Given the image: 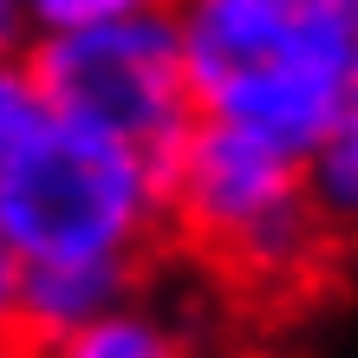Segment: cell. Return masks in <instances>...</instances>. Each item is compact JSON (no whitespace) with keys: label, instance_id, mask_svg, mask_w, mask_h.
Segmentation results:
<instances>
[{"label":"cell","instance_id":"cell-1","mask_svg":"<svg viewBox=\"0 0 358 358\" xmlns=\"http://www.w3.org/2000/svg\"><path fill=\"white\" fill-rule=\"evenodd\" d=\"M170 208V176L131 143L78 124L27 78L0 92V248L7 261L131 267Z\"/></svg>","mask_w":358,"mask_h":358},{"label":"cell","instance_id":"cell-2","mask_svg":"<svg viewBox=\"0 0 358 358\" xmlns=\"http://www.w3.org/2000/svg\"><path fill=\"white\" fill-rule=\"evenodd\" d=\"M176 27L202 117L313 157L358 111V0H182Z\"/></svg>","mask_w":358,"mask_h":358},{"label":"cell","instance_id":"cell-3","mask_svg":"<svg viewBox=\"0 0 358 358\" xmlns=\"http://www.w3.org/2000/svg\"><path fill=\"white\" fill-rule=\"evenodd\" d=\"M170 215L255 287H293L326 241L306 157L222 117H202L170 163Z\"/></svg>","mask_w":358,"mask_h":358},{"label":"cell","instance_id":"cell-4","mask_svg":"<svg viewBox=\"0 0 358 358\" xmlns=\"http://www.w3.org/2000/svg\"><path fill=\"white\" fill-rule=\"evenodd\" d=\"M20 66H27V78L59 111H72L78 124L131 143L163 176H170V163L182 157V143L202 124L182 27L163 13H137V20H117V27H92V33L33 39V52Z\"/></svg>","mask_w":358,"mask_h":358},{"label":"cell","instance_id":"cell-5","mask_svg":"<svg viewBox=\"0 0 358 358\" xmlns=\"http://www.w3.org/2000/svg\"><path fill=\"white\" fill-rule=\"evenodd\" d=\"M131 267H92V261H7V320L33 352L78 332L85 320L124 300Z\"/></svg>","mask_w":358,"mask_h":358},{"label":"cell","instance_id":"cell-6","mask_svg":"<svg viewBox=\"0 0 358 358\" xmlns=\"http://www.w3.org/2000/svg\"><path fill=\"white\" fill-rule=\"evenodd\" d=\"M33 358H189V345H182L176 326L157 320V313L117 300L111 313L85 320L78 332H66V339H52V345H39Z\"/></svg>","mask_w":358,"mask_h":358},{"label":"cell","instance_id":"cell-7","mask_svg":"<svg viewBox=\"0 0 358 358\" xmlns=\"http://www.w3.org/2000/svg\"><path fill=\"white\" fill-rule=\"evenodd\" d=\"M306 176L326 228H358V111L306 157Z\"/></svg>","mask_w":358,"mask_h":358},{"label":"cell","instance_id":"cell-8","mask_svg":"<svg viewBox=\"0 0 358 358\" xmlns=\"http://www.w3.org/2000/svg\"><path fill=\"white\" fill-rule=\"evenodd\" d=\"M7 7L33 27V39H59V33H92V27L157 13V0H7Z\"/></svg>","mask_w":358,"mask_h":358}]
</instances>
